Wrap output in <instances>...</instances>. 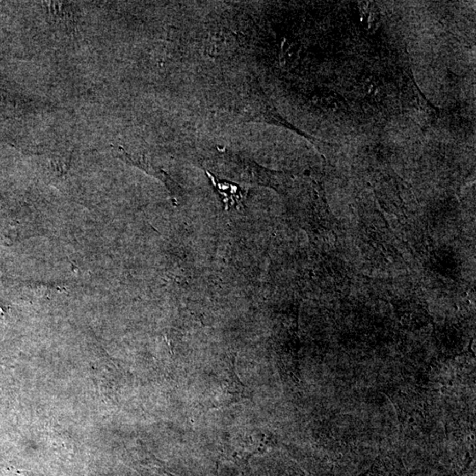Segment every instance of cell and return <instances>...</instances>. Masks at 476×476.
I'll return each mask as SVG.
<instances>
[{
	"instance_id": "obj_1",
	"label": "cell",
	"mask_w": 476,
	"mask_h": 476,
	"mask_svg": "<svg viewBox=\"0 0 476 476\" xmlns=\"http://www.w3.org/2000/svg\"><path fill=\"white\" fill-rule=\"evenodd\" d=\"M235 360L214 372L212 379L204 392V405L208 409L227 408L244 401L247 397L245 385L235 372Z\"/></svg>"
},
{
	"instance_id": "obj_2",
	"label": "cell",
	"mask_w": 476,
	"mask_h": 476,
	"mask_svg": "<svg viewBox=\"0 0 476 476\" xmlns=\"http://www.w3.org/2000/svg\"><path fill=\"white\" fill-rule=\"evenodd\" d=\"M214 183L218 187L219 192L225 196L224 202L226 204L228 203V194H231L232 198L234 199V200L235 199V200H239V199H240V196H237V192L239 193L237 186H235L234 188H232V184H230V183H221V182H216V181H214Z\"/></svg>"
},
{
	"instance_id": "obj_3",
	"label": "cell",
	"mask_w": 476,
	"mask_h": 476,
	"mask_svg": "<svg viewBox=\"0 0 476 476\" xmlns=\"http://www.w3.org/2000/svg\"><path fill=\"white\" fill-rule=\"evenodd\" d=\"M4 316H5V313H4L3 309L0 307V320H4Z\"/></svg>"
}]
</instances>
